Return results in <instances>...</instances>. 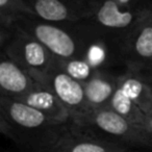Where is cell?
<instances>
[{
    "mask_svg": "<svg viewBox=\"0 0 152 152\" xmlns=\"http://www.w3.org/2000/svg\"><path fill=\"white\" fill-rule=\"evenodd\" d=\"M37 17L52 22L75 23L88 20L97 9L93 0H24Z\"/></svg>",
    "mask_w": 152,
    "mask_h": 152,
    "instance_id": "obj_8",
    "label": "cell"
},
{
    "mask_svg": "<svg viewBox=\"0 0 152 152\" xmlns=\"http://www.w3.org/2000/svg\"><path fill=\"white\" fill-rule=\"evenodd\" d=\"M145 128L147 129L148 133H149L150 137L152 140V113L149 115H147V118H146V122H145Z\"/></svg>",
    "mask_w": 152,
    "mask_h": 152,
    "instance_id": "obj_19",
    "label": "cell"
},
{
    "mask_svg": "<svg viewBox=\"0 0 152 152\" xmlns=\"http://www.w3.org/2000/svg\"><path fill=\"white\" fill-rule=\"evenodd\" d=\"M37 81L43 83L56 95L66 110L69 112L74 124L92 110L87 102L83 83L75 80L64 72L56 64L55 58L51 68L44 74H31Z\"/></svg>",
    "mask_w": 152,
    "mask_h": 152,
    "instance_id": "obj_5",
    "label": "cell"
},
{
    "mask_svg": "<svg viewBox=\"0 0 152 152\" xmlns=\"http://www.w3.org/2000/svg\"><path fill=\"white\" fill-rule=\"evenodd\" d=\"M56 64L64 72L81 83L89 81L97 72V70L81 57L56 58Z\"/></svg>",
    "mask_w": 152,
    "mask_h": 152,
    "instance_id": "obj_17",
    "label": "cell"
},
{
    "mask_svg": "<svg viewBox=\"0 0 152 152\" xmlns=\"http://www.w3.org/2000/svg\"><path fill=\"white\" fill-rule=\"evenodd\" d=\"M120 152H129V151H127V150H123V151H120Z\"/></svg>",
    "mask_w": 152,
    "mask_h": 152,
    "instance_id": "obj_21",
    "label": "cell"
},
{
    "mask_svg": "<svg viewBox=\"0 0 152 152\" xmlns=\"http://www.w3.org/2000/svg\"><path fill=\"white\" fill-rule=\"evenodd\" d=\"M115 1L118 2L119 4L124 5V7H144V5H148L152 0H115Z\"/></svg>",
    "mask_w": 152,
    "mask_h": 152,
    "instance_id": "obj_18",
    "label": "cell"
},
{
    "mask_svg": "<svg viewBox=\"0 0 152 152\" xmlns=\"http://www.w3.org/2000/svg\"><path fill=\"white\" fill-rule=\"evenodd\" d=\"M16 25L40 41L56 58L79 57L80 43L76 22H52L30 16L19 19Z\"/></svg>",
    "mask_w": 152,
    "mask_h": 152,
    "instance_id": "obj_4",
    "label": "cell"
},
{
    "mask_svg": "<svg viewBox=\"0 0 152 152\" xmlns=\"http://www.w3.org/2000/svg\"><path fill=\"white\" fill-rule=\"evenodd\" d=\"M36 16L24 0H0V27H13L23 17Z\"/></svg>",
    "mask_w": 152,
    "mask_h": 152,
    "instance_id": "obj_16",
    "label": "cell"
},
{
    "mask_svg": "<svg viewBox=\"0 0 152 152\" xmlns=\"http://www.w3.org/2000/svg\"><path fill=\"white\" fill-rule=\"evenodd\" d=\"M15 99L41 112L57 124H65L71 121L69 112L52 90L40 81H37L31 89Z\"/></svg>",
    "mask_w": 152,
    "mask_h": 152,
    "instance_id": "obj_11",
    "label": "cell"
},
{
    "mask_svg": "<svg viewBox=\"0 0 152 152\" xmlns=\"http://www.w3.org/2000/svg\"><path fill=\"white\" fill-rule=\"evenodd\" d=\"M80 43L79 57L87 61L94 69L112 70L125 66L122 37L103 29L90 19L76 22Z\"/></svg>",
    "mask_w": 152,
    "mask_h": 152,
    "instance_id": "obj_3",
    "label": "cell"
},
{
    "mask_svg": "<svg viewBox=\"0 0 152 152\" xmlns=\"http://www.w3.org/2000/svg\"><path fill=\"white\" fill-rule=\"evenodd\" d=\"M126 147L89 134L74 124L66 123L58 139L48 152H120Z\"/></svg>",
    "mask_w": 152,
    "mask_h": 152,
    "instance_id": "obj_10",
    "label": "cell"
},
{
    "mask_svg": "<svg viewBox=\"0 0 152 152\" xmlns=\"http://www.w3.org/2000/svg\"><path fill=\"white\" fill-rule=\"evenodd\" d=\"M142 72L145 74L146 77H147V78L150 80V83H152V68H150V69H147V70H142Z\"/></svg>",
    "mask_w": 152,
    "mask_h": 152,
    "instance_id": "obj_20",
    "label": "cell"
},
{
    "mask_svg": "<svg viewBox=\"0 0 152 152\" xmlns=\"http://www.w3.org/2000/svg\"><path fill=\"white\" fill-rule=\"evenodd\" d=\"M37 83L32 75L22 66L1 52L0 61V96L18 98Z\"/></svg>",
    "mask_w": 152,
    "mask_h": 152,
    "instance_id": "obj_12",
    "label": "cell"
},
{
    "mask_svg": "<svg viewBox=\"0 0 152 152\" xmlns=\"http://www.w3.org/2000/svg\"><path fill=\"white\" fill-rule=\"evenodd\" d=\"M78 127L98 139L122 146L152 148V140L143 125L126 120L110 107L92 110L77 123Z\"/></svg>",
    "mask_w": 152,
    "mask_h": 152,
    "instance_id": "obj_2",
    "label": "cell"
},
{
    "mask_svg": "<svg viewBox=\"0 0 152 152\" xmlns=\"http://www.w3.org/2000/svg\"><path fill=\"white\" fill-rule=\"evenodd\" d=\"M151 3L144 7H124L115 0H99L90 20L103 29L125 38L126 34L147 15Z\"/></svg>",
    "mask_w": 152,
    "mask_h": 152,
    "instance_id": "obj_7",
    "label": "cell"
},
{
    "mask_svg": "<svg viewBox=\"0 0 152 152\" xmlns=\"http://www.w3.org/2000/svg\"><path fill=\"white\" fill-rule=\"evenodd\" d=\"M83 87L91 110L107 107L119 88V74L110 70H98L89 81L83 83Z\"/></svg>",
    "mask_w": 152,
    "mask_h": 152,
    "instance_id": "obj_13",
    "label": "cell"
},
{
    "mask_svg": "<svg viewBox=\"0 0 152 152\" xmlns=\"http://www.w3.org/2000/svg\"><path fill=\"white\" fill-rule=\"evenodd\" d=\"M93 1H99V0H93Z\"/></svg>",
    "mask_w": 152,
    "mask_h": 152,
    "instance_id": "obj_22",
    "label": "cell"
},
{
    "mask_svg": "<svg viewBox=\"0 0 152 152\" xmlns=\"http://www.w3.org/2000/svg\"><path fill=\"white\" fill-rule=\"evenodd\" d=\"M119 89L146 115L152 113V83L142 71L126 68L123 73L119 74Z\"/></svg>",
    "mask_w": 152,
    "mask_h": 152,
    "instance_id": "obj_14",
    "label": "cell"
},
{
    "mask_svg": "<svg viewBox=\"0 0 152 152\" xmlns=\"http://www.w3.org/2000/svg\"><path fill=\"white\" fill-rule=\"evenodd\" d=\"M107 107H110V110L116 112L117 114L122 116L126 120L130 121L131 123L143 125V126L145 125L147 115L140 108V106L134 101H132L128 96L125 95L122 90L119 88L110 99Z\"/></svg>",
    "mask_w": 152,
    "mask_h": 152,
    "instance_id": "obj_15",
    "label": "cell"
},
{
    "mask_svg": "<svg viewBox=\"0 0 152 152\" xmlns=\"http://www.w3.org/2000/svg\"><path fill=\"white\" fill-rule=\"evenodd\" d=\"M65 124L53 122L15 98L0 96V129L26 151L48 152Z\"/></svg>",
    "mask_w": 152,
    "mask_h": 152,
    "instance_id": "obj_1",
    "label": "cell"
},
{
    "mask_svg": "<svg viewBox=\"0 0 152 152\" xmlns=\"http://www.w3.org/2000/svg\"><path fill=\"white\" fill-rule=\"evenodd\" d=\"M125 69L152 68V3L147 15L123 39Z\"/></svg>",
    "mask_w": 152,
    "mask_h": 152,
    "instance_id": "obj_9",
    "label": "cell"
},
{
    "mask_svg": "<svg viewBox=\"0 0 152 152\" xmlns=\"http://www.w3.org/2000/svg\"><path fill=\"white\" fill-rule=\"evenodd\" d=\"M1 52H4L30 74L46 73L56 58L40 41L18 25H15L13 37L1 48Z\"/></svg>",
    "mask_w": 152,
    "mask_h": 152,
    "instance_id": "obj_6",
    "label": "cell"
}]
</instances>
